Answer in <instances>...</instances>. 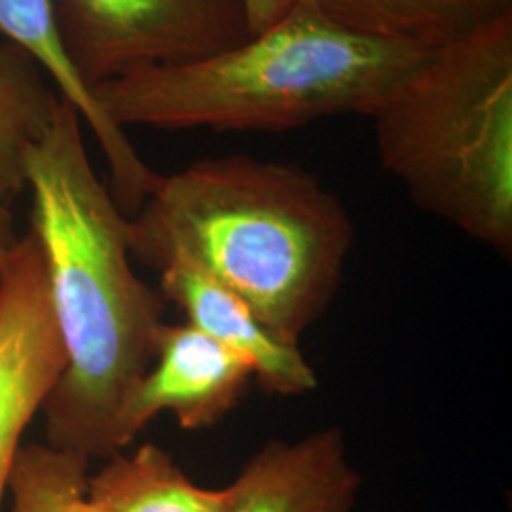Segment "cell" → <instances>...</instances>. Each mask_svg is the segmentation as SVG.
I'll use <instances>...</instances> for the list:
<instances>
[{
    "label": "cell",
    "mask_w": 512,
    "mask_h": 512,
    "mask_svg": "<svg viewBox=\"0 0 512 512\" xmlns=\"http://www.w3.org/2000/svg\"><path fill=\"white\" fill-rule=\"evenodd\" d=\"M84 122L54 99L25 158L37 232L67 366L42 412L46 444L109 459L114 420L164 332L165 298L135 274L129 219L93 171Z\"/></svg>",
    "instance_id": "6da1fadb"
},
{
    "label": "cell",
    "mask_w": 512,
    "mask_h": 512,
    "mask_svg": "<svg viewBox=\"0 0 512 512\" xmlns=\"http://www.w3.org/2000/svg\"><path fill=\"white\" fill-rule=\"evenodd\" d=\"M154 270L183 260L217 279L285 344L327 311L355 226L340 198L293 164L228 154L162 175L128 224Z\"/></svg>",
    "instance_id": "7a4b0ae2"
},
{
    "label": "cell",
    "mask_w": 512,
    "mask_h": 512,
    "mask_svg": "<svg viewBox=\"0 0 512 512\" xmlns=\"http://www.w3.org/2000/svg\"><path fill=\"white\" fill-rule=\"evenodd\" d=\"M429 54L349 29L317 0H302L238 46L107 80L93 95L122 129L281 133L338 114L370 116Z\"/></svg>",
    "instance_id": "3957f363"
},
{
    "label": "cell",
    "mask_w": 512,
    "mask_h": 512,
    "mask_svg": "<svg viewBox=\"0 0 512 512\" xmlns=\"http://www.w3.org/2000/svg\"><path fill=\"white\" fill-rule=\"evenodd\" d=\"M370 118L412 202L511 258L512 16L431 52Z\"/></svg>",
    "instance_id": "277c9868"
},
{
    "label": "cell",
    "mask_w": 512,
    "mask_h": 512,
    "mask_svg": "<svg viewBox=\"0 0 512 512\" xmlns=\"http://www.w3.org/2000/svg\"><path fill=\"white\" fill-rule=\"evenodd\" d=\"M65 50L95 88L148 67L196 61L249 35L241 0H52Z\"/></svg>",
    "instance_id": "5b68a950"
},
{
    "label": "cell",
    "mask_w": 512,
    "mask_h": 512,
    "mask_svg": "<svg viewBox=\"0 0 512 512\" xmlns=\"http://www.w3.org/2000/svg\"><path fill=\"white\" fill-rule=\"evenodd\" d=\"M67 366L37 232L0 256V512L29 423Z\"/></svg>",
    "instance_id": "8992f818"
},
{
    "label": "cell",
    "mask_w": 512,
    "mask_h": 512,
    "mask_svg": "<svg viewBox=\"0 0 512 512\" xmlns=\"http://www.w3.org/2000/svg\"><path fill=\"white\" fill-rule=\"evenodd\" d=\"M253 380L255 368L243 355L190 323L165 325L152 365L116 414V454L162 412H171L186 431L213 427Z\"/></svg>",
    "instance_id": "52a82bcc"
},
{
    "label": "cell",
    "mask_w": 512,
    "mask_h": 512,
    "mask_svg": "<svg viewBox=\"0 0 512 512\" xmlns=\"http://www.w3.org/2000/svg\"><path fill=\"white\" fill-rule=\"evenodd\" d=\"M361 475L338 425L266 442L226 486L222 512H357Z\"/></svg>",
    "instance_id": "ba28073f"
},
{
    "label": "cell",
    "mask_w": 512,
    "mask_h": 512,
    "mask_svg": "<svg viewBox=\"0 0 512 512\" xmlns=\"http://www.w3.org/2000/svg\"><path fill=\"white\" fill-rule=\"evenodd\" d=\"M0 33L46 74L55 92L73 105L84 126L92 131L109 165L110 194L122 211L143 205L160 181L150 165L99 107L93 90L80 78L65 50L52 0H0Z\"/></svg>",
    "instance_id": "9c48e42d"
},
{
    "label": "cell",
    "mask_w": 512,
    "mask_h": 512,
    "mask_svg": "<svg viewBox=\"0 0 512 512\" xmlns=\"http://www.w3.org/2000/svg\"><path fill=\"white\" fill-rule=\"evenodd\" d=\"M158 272L165 300L184 311L186 323L249 359L266 393L302 397L317 387V374L300 348L275 338L238 294L183 260H169Z\"/></svg>",
    "instance_id": "30bf717a"
},
{
    "label": "cell",
    "mask_w": 512,
    "mask_h": 512,
    "mask_svg": "<svg viewBox=\"0 0 512 512\" xmlns=\"http://www.w3.org/2000/svg\"><path fill=\"white\" fill-rule=\"evenodd\" d=\"M330 18L365 35L435 52L499 19L512 0H317Z\"/></svg>",
    "instance_id": "8fae6325"
},
{
    "label": "cell",
    "mask_w": 512,
    "mask_h": 512,
    "mask_svg": "<svg viewBox=\"0 0 512 512\" xmlns=\"http://www.w3.org/2000/svg\"><path fill=\"white\" fill-rule=\"evenodd\" d=\"M57 92L12 44H0V256L16 241V213L25 184V158L50 118Z\"/></svg>",
    "instance_id": "7c38bea8"
},
{
    "label": "cell",
    "mask_w": 512,
    "mask_h": 512,
    "mask_svg": "<svg viewBox=\"0 0 512 512\" xmlns=\"http://www.w3.org/2000/svg\"><path fill=\"white\" fill-rule=\"evenodd\" d=\"M86 499L109 512H222L226 488L194 484L169 452L148 442L131 456H110L88 478Z\"/></svg>",
    "instance_id": "4fadbf2b"
},
{
    "label": "cell",
    "mask_w": 512,
    "mask_h": 512,
    "mask_svg": "<svg viewBox=\"0 0 512 512\" xmlns=\"http://www.w3.org/2000/svg\"><path fill=\"white\" fill-rule=\"evenodd\" d=\"M88 478L90 459L48 444L21 446L8 478L10 512H76Z\"/></svg>",
    "instance_id": "5bb4252c"
},
{
    "label": "cell",
    "mask_w": 512,
    "mask_h": 512,
    "mask_svg": "<svg viewBox=\"0 0 512 512\" xmlns=\"http://www.w3.org/2000/svg\"><path fill=\"white\" fill-rule=\"evenodd\" d=\"M245 18L249 25V35L255 37L264 29L272 27L275 21L289 14L302 0H241Z\"/></svg>",
    "instance_id": "9a60e30c"
},
{
    "label": "cell",
    "mask_w": 512,
    "mask_h": 512,
    "mask_svg": "<svg viewBox=\"0 0 512 512\" xmlns=\"http://www.w3.org/2000/svg\"><path fill=\"white\" fill-rule=\"evenodd\" d=\"M76 512H109L105 511V509H101L99 505H95L92 501H88V499H84L80 505H78V509Z\"/></svg>",
    "instance_id": "2e32d148"
}]
</instances>
